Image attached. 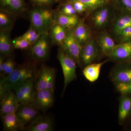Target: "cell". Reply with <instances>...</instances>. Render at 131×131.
<instances>
[{
  "label": "cell",
  "mask_w": 131,
  "mask_h": 131,
  "mask_svg": "<svg viewBox=\"0 0 131 131\" xmlns=\"http://www.w3.org/2000/svg\"><path fill=\"white\" fill-rule=\"evenodd\" d=\"M35 65L31 62L19 66L12 73L6 76H2L0 81L1 100L5 94L14 91L19 85L34 77Z\"/></svg>",
  "instance_id": "1"
},
{
  "label": "cell",
  "mask_w": 131,
  "mask_h": 131,
  "mask_svg": "<svg viewBox=\"0 0 131 131\" xmlns=\"http://www.w3.org/2000/svg\"><path fill=\"white\" fill-rule=\"evenodd\" d=\"M56 14V12L51 9H34L30 13V27L40 33L49 32L55 24Z\"/></svg>",
  "instance_id": "2"
},
{
  "label": "cell",
  "mask_w": 131,
  "mask_h": 131,
  "mask_svg": "<svg viewBox=\"0 0 131 131\" xmlns=\"http://www.w3.org/2000/svg\"><path fill=\"white\" fill-rule=\"evenodd\" d=\"M57 58L62 67L64 78L62 96L69 84L77 79L76 70L77 64L73 59L64 53L59 48L58 52Z\"/></svg>",
  "instance_id": "3"
},
{
  "label": "cell",
  "mask_w": 131,
  "mask_h": 131,
  "mask_svg": "<svg viewBox=\"0 0 131 131\" xmlns=\"http://www.w3.org/2000/svg\"><path fill=\"white\" fill-rule=\"evenodd\" d=\"M59 48L68 56L73 59L78 66H82L80 59L81 47L73 32V28L68 30L65 39L59 46Z\"/></svg>",
  "instance_id": "4"
},
{
  "label": "cell",
  "mask_w": 131,
  "mask_h": 131,
  "mask_svg": "<svg viewBox=\"0 0 131 131\" xmlns=\"http://www.w3.org/2000/svg\"><path fill=\"white\" fill-rule=\"evenodd\" d=\"M15 114L25 130L40 116L39 110L31 103L20 104Z\"/></svg>",
  "instance_id": "5"
},
{
  "label": "cell",
  "mask_w": 131,
  "mask_h": 131,
  "mask_svg": "<svg viewBox=\"0 0 131 131\" xmlns=\"http://www.w3.org/2000/svg\"><path fill=\"white\" fill-rule=\"evenodd\" d=\"M50 37L49 32L42 33L30 49L34 58L38 61L45 60L49 56L50 47Z\"/></svg>",
  "instance_id": "6"
},
{
  "label": "cell",
  "mask_w": 131,
  "mask_h": 131,
  "mask_svg": "<svg viewBox=\"0 0 131 131\" xmlns=\"http://www.w3.org/2000/svg\"><path fill=\"white\" fill-rule=\"evenodd\" d=\"M100 50L97 40L91 38L81 49L80 59L82 66H86L93 63L99 57Z\"/></svg>",
  "instance_id": "7"
},
{
  "label": "cell",
  "mask_w": 131,
  "mask_h": 131,
  "mask_svg": "<svg viewBox=\"0 0 131 131\" xmlns=\"http://www.w3.org/2000/svg\"><path fill=\"white\" fill-rule=\"evenodd\" d=\"M54 93L47 89L36 91L32 105L38 110L46 112L53 105L54 100Z\"/></svg>",
  "instance_id": "8"
},
{
  "label": "cell",
  "mask_w": 131,
  "mask_h": 131,
  "mask_svg": "<svg viewBox=\"0 0 131 131\" xmlns=\"http://www.w3.org/2000/svg\"><path fill=\"white\" fill-rule=\"evenodd\" d=\"M110 59L120 62L131 60V41L116 45L108 56Z\"/></svg>",
  "instance_id": "9"
},
{
  "label": "cell",
  "mask_w": 131,
  "mask_h": 131,
  "mask_svg": "<svg viewBox=\"0 0 131 131\" xmlns=\"http://www.w3.org/2000/svg\"><path fill=\"white\" fill-rule=\"evenodd\" d=\"M91 20L94 26L97 28L104 27L109 21L112 9L107 5L99 8L93 12Z\"/></svg>",
  "instance_id": "10"
},
{
  "label": "cell",
  "mask_w": 131,
  "mask_h": 131,
  "mask_svg": "<svg viewBox=\"0 0 131 131\" xmlns=\"http://www.w3.org/2000/svg\"><path fill=\"white\" fill-rule=\"evenodd\" d=\"M1 115L15 113L19 104L15 93L13 91H8L1 100Z\"/></svg>",
  "instance_id": "11"
},
{
  "label": "cell",
  "mask_w": 131,
  "mask_h": 131,
  "mask_svg": "<svg viewBox=\"0 0 131 131\" xmlns=\"http://www.w3.org/2000/svg\"><path fill=\"white\" fill-rule=\"evenodd\" d=\"M73 32L81 48L91 38V30L83 19H80L78 24L73 28Z\"/></svg>",
  "instance_id": "12"
},
{
  "label": "cell",
  "mask_w": 131,
  "mask_h": 131,
  "mask_svg": "<svg viewBox=\"0 0 131 131\" xmlns=\"http://www.w3.org/2000/svg\"><path fill=\"white\" fill-rule=\"evenodd\" d=\"M112 78L115 84L131 82V67L119 65L113 71Z\"/></svg>",
  "instance_id": "13"
},
{
  "label": "cell",
  "mask_w": 131,
  "mask_h": 131,
  "mask_svg": "<svg viewBox=\"0 0 131 131\" xmlns=\"http://www.w3.org/2000/svg\"><path fill=\"white\" fill-rule=\"evenodd\" d=\"M1 10L12 14L21 13L25 9L23 0H0Z\"/></svg>",
  "instance_id": "14"
},
{
  "label": "cell",
  "mask_w": 131,
  "mask_h": 131,
  "mask_svg": "<svg viewBox=\"0 0 131 131\" xmlns=\"http://www.w3.org/2000/svg\"><path fill=\"white\" fill-rule=\"evenodd\" d=\"M53 130V123L51 118L40 115L35 122L26 130L28 131H51Z\"/></svg>",
  "instance_id": "15"
},
{
  "label": "cell",
  "mask_w": 131,
  "mask_h": 131,
  "mask_svg": "<svg viewBox=\"0 0 131 131\" xmlns=\"http://www.w3.org/2000/svg\"><path fill=\"white\" fill-rule=\"evenodd\" d=\"M2 119L4 131H17L25 130L15 113L3 115Z\"/></svg>",
  "instance_id": "16"
},
{
  "label": "cell",
  "mask_w": 131,
  "mask_h": 131,
  "mask_svg": "<svg viewBox=\"0 0 131 131\" xmlns=\"http://www.w3.org/2000/svg\"><path fill=\"white\" fill-rule=\"evenodd\" d=\"M69 29L58 24L53 25L49 31L52 43L60 46L65 39Z\"/></svg>",
  "instance_id": "17"
},
{
  "label": "cell",
  "mask_w": 131,
  "mask_h": 131,
  "mask_svg": "<svg viewBox=\"0 0 131 131\" xmlns=\"http://www.w3.org/2000/svg\"><path fill=\"white\" fill-rule=\"evenodd\" d=\"M10 30H1L0 33V52L5 57L11 56L13 53L12 41L10 39Z\"/></svg>",
  "instance_id": "18"
},
{
  "label": "cell",
  "mask_w": 131,
  "mask_h": 131,
  "mask_svg": "<svg viewBox=\"0 0 131 131\" xmlns=\"http://www.w3.org/2000/svg\"><path fill=\"white\" fill-rule=\"evenodd\" d=\"M55 24H58L68 28H74L79 23L80 19L77 15L63 14L58 10L56 12Z\"/></svg>",
  "instance_id": "19"
},
{
  "label": "cell",
  "mask_w": 131,
  "mask_h": 131,
  "mask_svg": "<svg viewBox=\"0 0 131 131\" xmlns=\"http://www.w3.org/2000/svg\"><path fill=\"white\" fill-rule=\"evenodd\" d=\"M107 62L106 61L99 63H92L86 66L83 71L84 77L91 82H95L99 78L101 68Z\"/></svg>",
  "instance_id": "20"
},
{
  "label": "cell",
  "mask_w": 131,
  "mask_h": 131,
  "mask_svg": "<svg viewBox=\"0 0 131 131\" xmlns=\"http://www.w3.org/2000/svg\"><path fill=\"white\" fill-rule=\"evenodd\" d=\"M96 40L102 51L107 56L116 45L113 39L107 32L100 34Z\"/></svg>",
  "instance_id": "21"
},
{
  "label": "cell",
  "mask_w": 131,
  "mask_h": 131,
  "mask_svg": "<svg viewBox=\"0 0 131 131\" xmlns=\"http://www.w3.org/2000/svg\"><path fill=\"white\" fill-rule=\"evenodd\" d=\"M131 112V98L127 96L122 97L119 108V121L124 122Z\"/></svg>",
  "instance_id": "22"
},
{
  "label": "cell",
  "mask_w": 131,
  "mask_h": 131,
  "mask_svg": "<svg viewBox=\"0 0 131 131\" xmlns=\"http://www.w3.org/2000/svg\"><path fill=\"white\" fill-rule=\"evenodd\" d=\"M131 25V15H122L118 16L115 21L113 31L117 35L126 27Z\"/></svg>",
  "instance_id": "23"
},
{
  "label": "cell",
  "mask_w": 131,
  "mask_h": 131,
  "mask_svg": "<svg viewBox=\"0 0 131 131\" xmlns=\"http://www.w3.org/2000/svg\"><path fill=\"white\" fill-rule=\"evenodd\" d=\"M49 67L43 65L41 66L35 83L36 91L47 89V77Z\"/></svg>",
  "instance_id": "24"
},
{
  "label": "cell",
  "mask_w": 131,
  "mask_h": 131,
  "mask_svg": "<svg viewBox=\"0 0 131 131\" xmlns=\"http://www.w3.org/2000/svg\"><path fill=\"white\" fill-rule=\"evenodd\" d=\"M77 1L84 3L87 8V12L93 13L99 8L107 5L110 0H69V1Z\"/></svg>",
  "instance_id": "25"
},
{
  "label": "cell",
  "mask_w": 131,
  "mask_h": 131,
  "mask_svg": "<svg viewBox=\"0 0 131 131\" xmlns=\"http://www.w3.org/2000/svg\"><path fill=\"white\" fill-rule=\"evenodd\" d=\"M34 80L35 78H32L25 82L19 85L16 88L19 90L24 95L30 98L32 102L35 94V92L34 91Z\"/></svg>",
  "instance_id": "26"
},
{
  "label": "cell",
  "mask_w": 131,
  "mask_h": 131,
  "mask_svg": "<svg viewBox=\"0 0 131 131\" xmlns=\"http://www.w3.org/2000/svg\"><path fill=\"white\" fill-rule=\"evenodd\" d=\"M12 14L1 10L0 27L1 30H11L13 25Z\"/></svg>",
  "instance_id": "27"
},
{
  "label": "cell",
  "mask_w": 131,
  "mask_h": 131,
  "mask_svg": "<svg viewBox=\"0 0 131 131\" xmlns=\"http://www.w3.org/2000/svg\"><path fill=\"white\" fill-rule=\"evenodd\" d=\"M17 68L13 59L9 57L6 60L4 61L1 68H0L2 76H6L12 73Z\"/></svg>",
  "instance_id": "28"
},
{
  "label": "cell",
  "mask_w": 131,
  "mask_h": 131,
  "mask_svg": "<svg viewBox=\"0 0 131 131\" xmlns=\"http://www.w3.org/2000/svg\"><path fill=\"white\" fill-rule=\"evenodd\" d=\"M42 34L38 32L34 28L30 27L28 30L19 37L27 40L32 46L37 41Z\"/></svg>",
  "instance_id": "29"
},
{
  "label": "cell",
  "mask_w": 131,
  "mask_h": 131,
  "mask_svg": "<svg viewBox=\"0 0 131 131\" xmlns=\"http://www.w3.org/2000/svg\"><path fill=\"white\" fill-rule=\"evenodd\" d=\"M12 44L14 48L20 50H26L30 48L32 46L30 42L19 37L13 40Z\"/></svg>",
  "instance_id": "30"
},
{
  "label": "cell",
  "mask_w": 131,
  "mask_h": 131,
  "mask_svg": "<svg viewBox=\"0 0 131 131\" xmlns=\"http://www.w3.org/2000/svg\"><path fill=\"white\" fill-rule=\"evenodd\" d=\"M56 71L53 68H49L47 77V89L54 92L55 90Z\"/></svg>",
  "instance_id": "31"
},
{
  "label": "cell",
  "mask_w": 131,
  "mask_h": 131,
  "mask_svg": "<svg viewBox=\"0 0 131 131\" xmlns=\"http://www.w3.org/2000/svg\"><path fill=\"white\" fill-rule=\"evenodd\" d=\"M58 10L63 14L68 15H77V14L72 4L69 2L61 5Z\"/></svg>",
  "instance_id": "32"
},
{
  "label": "cell",
  "mask_w": 131,
  "mask_h": 131,
  "mask_svg": "<svg viewBox=\"0 0 131 131\" xmlns=\"http://www.w3.org/2000/svg\"><path fill=\"white\" fill-rule=\"evenodd\" d=\"M117 36L120 43L131 41V25L125 28Z\"/></svg>",
  "instance_id": "33"
},
{
  "label": "cell",
  "mask_w": 131,
  "mask_h": 131,
  "mask_svg": "<svg viewBox=\"0 0 131 131\" xmlns=\"http://www.w3.org/2000/svg\"><path fill=\"white\" fill-rule=\"evenodd\" d=\"M68 2L70 3L73 5V7L77 14H82L87 12V8L84 3L79 1H68Z\"/></svg>",
  "instance_id": "34"
},
{
  "label": "cell",
  "mask_w": 131,
  "mask_h": 131,
  "mask_svg": "<svg viewBox=\"0 0 131 131\" xmlns=\"http://www.w3.org/2000/svg\"><path fill=\"white\" fill-rule=\"evenodd\" d=\"M118 91L123 94H131V82L126 83H119L115 84Z\"/></svg>",
  "instance_id": "35"
},
{
  "label": "cell",
  "mask_w": 131,
  "mask_h": 131,
  "mask_svg": "<svg viewBox=\"0 0 131 131\" xmlns=\"http://www.w3.org/2000/svg\"><path fill=\"white\" fill-rule=\"evenodd\" d=\"M30 1L34 5L39 6L51 5L54 2V0H30Z\"/></svg>",
  "instance_id": "36"
},
{
  "label": "cell",
  "mask_w": 131,
  "mask_h": 131,
  "mask_svg": "<svg viewBox=\"0 0 131 131\" xmlns=\"http://www.w3.org/2000/svg\"><path fill=\"white\" fill-rule=\"evenodd\" d=\"M121 5L129 12H131V0H118Z\"/></svg>",
  "instance_id": "37"
},
{
  "label": "cell",
  "mask_w": 131,
  "mask_h": 131,
  "mask_svg": "<svg viewBox=\"0 0 131 131\" xmlns=\"http://www.w3.org/2000/svg\"><path fill=\"white\" fill-rule=\"evenodd\" d=\"M61 0H54V2H58L60 1Z\"/></svg>",
  "instance_id": "38"
},
{
  "label": "cell",
  "mask_w": 131,
  "mask_h": 131,
  "mask_svg": "<svg viewBox=\"0 0 131 131\" xmlns=\"http://www.w3.org/2000/svg\"><path fill=\"white\" fill-rule=\"evenodd\" d=\"M23 1H24V0H23Z\"/></svg>",
  "instance_id": "39"
}]
</instances>
